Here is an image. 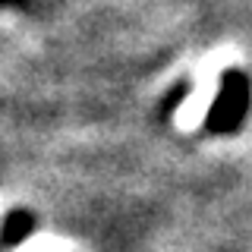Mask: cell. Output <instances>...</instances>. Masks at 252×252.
<instances>
[{
  "mask_svg": "<svg viewBox=\"0 0 252 252\" xmlns=\"http://www.w3.org/2000/svg\"><path fill=\"white\" fill-rule=\"evenodd\" d=\"M252 104V89H249V76L243 69H224L220 73V85L218 94L208 107L205 117V129L215 136H230L243 126Z\"/></svg>",
  "mask_w": 252,
  "mask_h": 252,
  "instance_id": "cell-1",
  "label": "cell"
},
{
  "mask_svg": "<svg viewBox=\"0 0 252 252\" xmlns=\"http://www.w3.org/2000/svg\"><path fill=\"white\" fill-rule=\"evenodd\" d=\"M38 227V218L32 215L26 208H13L10 215L0 220V243L3 246H19V243H26L32 233H35Z\"/></svg>",
  "mask_w": 252,
  "mask_h": 252,
  "instance_id": "cell-2",
  "label": "cell"
},
{
  "mask_svg": "<svg viewBox=\"0 0 252 252\" xmlns=\"http://www.w3.org/2000/svg\"><path fill=\"white\" fill-rule=\"evenodd\" d=\"M189 94V82H180L177 89H170V94L164 98V107H161V117H170L173 110H177L180 104H183V98Z\"/></svg>",
  "mask_w": 252,
  "mask_h": 252,
  "instance_id": "cell-3",
  "label": "cell"
},
{
  "mask_svg": "<svg viewBox=\"0 0 252 252\" xmlns=\"http://www.w3.org/2000/svg\"><path fill=\"white\" fill-rule=\"evenodd\" d=\"M29 0H0V6H13V10H22Z\"/></svg>",
  "mask_w": 252,
  "mask_h": 252,
  "instance_id": "cell-4",
  "label": "cell"
}]
</instances>
